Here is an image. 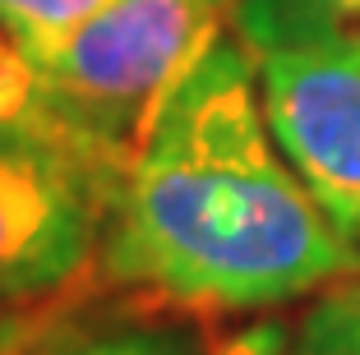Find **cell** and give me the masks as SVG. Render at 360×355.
<instances>
[{
    "instance_id": "8992f818",
    "label": "cell",
    "mask_w": 360,
    "mask_h": 355,
    "mask_svg": "<svg viewBox=\"0 0 360 355\" xmlns=\"http://www.w3.org/2000/svg\"><path fill=\"white\" fill-rule=\"evenodd\" d=\"M28 355H203V337L185 323H106L93 328L75 314Z\"/></svg>"
},
{
    "instance_id": "9c48e42d",
    "label": "cell",
    "mask_w": 360,
    "mask_h": 355,
    "mask_svg": "<svg viewBox=\"0 0 360 355\" xmlns=\"http://www.w3.org/2000/svg\"><path fill=\"white\" fill-rule=\"evenodd\" d=\"M88 295H93L88 286H75V291L46 295V300H0V355H28L60 323L84 314Z\"/></svg>"
},
{
    "instance_id": "7a4b0ae2",
    "label": "cell",
    "mask_w": 360,
    "mask_h": 355,
    "mask_svg": "<svg viewBox=\"0 0 360 355\" xmlns=\"http://www.w3.org/2000/svg\"><path fill=\"white\" fill-rule=\"evenodd\" d=\"M226 5L111 0L37 70L32 125L51 129L116 180L129 176L176 84L222 37Z\"/></svg>"
},
{
    "instance_id": "3957f363",
    "label": "cell",
    "mask_w": 360,
    "mask_h": 355,
    "mask_svg": "<svg viewBox=\"0 0 360 355\" xmlns=\"http://www.w3.org/2000/svg\"><path fill=\"white\" fill-rule=\"evenodd\" d=\"M120 180L42 125H0V300L88 286Z\"/></svg>"
},
{
    "instance_id": "6da1fadb",
    "label": "cell",
    "mask_w": 360,
    "mask_h": 355,
    "mask_svg": "<svg viewBox=\"0 0 360 355\" xmlns=\"http://www.w3.org/2000/svg\"><path fill=\"white\" fill-rule=\"evenodd\" d=\"M356 272L360 240L323 212L268 129L255 51L236 32L217 37L120 180L97 277L226 314L273 309Z\"/></svg>"
},
{
    "instance_id": "ba28073f",
    "label": "cell",
    "mask_w": 360,
    "mask_h": 355,
    "mask_svg": "<svg viewBox=\"0 0 360 355\" xmlns=\"http://www.w3.org/2000/svg\"><path fill=\"white\" fill-rule=\"evenodd\" d=\"M296 355H360V272L309 304L296 328Z\"/></svg>"
},
{
    "instance_id": "8fae6325",
    "label": "cell",
    "mask_w": 360,
    "mask_h": 355,
    "mask_svg": "<svg viewBox=\"0 0 360 355\" xmlns=\"http://www.w3.org/2000/svg\"><path fill=\"white\" fill-rule=\"evenodd\" d=\"M208 355H286V328L277 318L240 328L236 337H226L222 346H212Z\"/></svg>"
},
{
    "instance_id": "7c38bea8",
    "label": "cell",
    "mask_w": 360,
    "mask_h": 355,
    "mask_svg": "<svg viewBox=\"0 0 360 355\" xmlns=\"http://www.w3.org/2000/svg\"><path fill=\"white\" fill-rule=\"evenodd\" d=\"M208 5H236V0H208Z\"/></svg>"
},
{
    "instance_id": "52a82bcc",
    "label": "cell",
    "mask_w": 360,
    "mask_h": 355,
    "mask_svg": "<svg viewBox=\"0 0 360 355\" xmlns=\"http://www.w3.org/2000/svg\"><path fill=\"white\" fill-rule=\"evenodd\" d=\"M102 5L111 0H0V28L32 65H42Z\"/></svg>"
},
{
    "instance_id": "5b68a950",
    "label": "cell",
    "mask_w": 360,
    "mask_h": 355,
    "mask_svg": "<svg viewBox=\"0 0 360 355\" xmlns=\"http://www.w3.org/2000/svg\"><path fill=\"white\" fill-rule=\"evenodd\" d=\"M231 28L255 56H360V0H236Z\"/></svg>"
},
{
    "instance_id": "277c9868",
    "label": "cell",
    "mask_w": 360,
    "mask_h": 355,
    "mask_svg": "<svg viewBox=\"0 0 360 355\" xmlns=\"http://www.w3.org/2000/svg\"><path fill=\"white\" fill-rule=\"evenodd\" d=\"M255 60L277 148L323 212L360 240V56L273 51Z\"/></svg>"
},
{
    "instance_id": "30bf717a",
    "label": "cell",
    "mask_w": 360,
    "mask_h": 355,
    "mask_svg": "<svg viewBox=\"0 0 360 355\" xmlns=\"http://www.w3.org/2000/svg\"><path fill=\"white\" fill-rule=\"evenodd\" d=\"M37 106V70L0 28V125H32Z\"/></svg>"
}]
</instances>
